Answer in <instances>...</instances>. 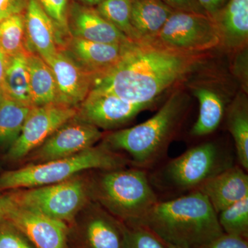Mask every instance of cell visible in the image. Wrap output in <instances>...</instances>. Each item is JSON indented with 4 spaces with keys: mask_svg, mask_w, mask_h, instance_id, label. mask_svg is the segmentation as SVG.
I'll return each mask as SVG.
<instances>
[{
    "mask_svg": "<svg viewBox=\"0 0 248 248\" xmlns=\"http://www.w3.org/2000/svg\"><path fill=\"white\" fill-rule=\"evenodd\" d=\"M46 62L56 83V103L78 108L92 90L95 76L85 71L62 50Z\"/></svg>",
    "mask_w": 248,
    "mask_h": 248,
    "instance_id": "obj_13",
    "label": "cell"
},
{
    "mask_svg": "<svg viewBox=\"0 0 248 248\" xmlns=\"http://www.w3.org/2000/svg\"><path fill=\"white\" fill-rule=\"evenodd\" d=\"M24 13L14 15L0 23V48L7 57L30 53L27 47Z\"/></svg>",
    "mask_w": 248,
    "mask_h": 248,
    "instance_id": "obj_26",
    "label": "cell"
},
{
    "mask_svg": "<svg viewBox=\"0 0 248 248\" xmlns=\"http://www.w3.org/2000/svg\"><path fill=\"white\" fill-rule=\"evenodd\" d=\"M166 245L201 248L223 234L218 215L200 191L166 202H158L138 221Z\"/></svg>",
    "mask_w": 248,
    "mask_h": 248,
    "instance_id": "obj_2",
    "label": "cell"
},
{
    "mask_svg": "<svg viewBox=\"0 0 248 248\" xmlns=\"http://www.w3.org/2000/svg\"><path fill=\"white\" fill-rule=\"evenodd\" d=\"M129 42L112 45L71 37L62 50L85 71L96 77L107 71L118 62Z\"/></svg>",
    "mask_w": 248,
    "mask_h": 248,
    "instance_id": "obj_17",
    "label": "cell"
},
{
    "mask_svg": "<svg viewBox=\"0 0 248 248\" xmlns=\"http://www.w3.org/2000/svg\"><path fill=\"white\" fill-rule=\"evenodd\" d=\"M127 227L128 248H166L162 241L144 227L128 224Z\"/></svg>",
    "mask_w": 248,
    "mask_h": 248,
    "instance_id": "obj_30",
    "label": "cell"
},
{
    "mask_svg": "<svg viewBox=\"0 0 248 248\" xmlns=\"http://www.w3.org/2000/svg\"><path fill=\"white\" fill-rule=\"evenodd\" d=\"M212 19L222 45L231 50L244 48L248 37V0H229Z\"/></svg>",
    "mask_w": 248,
    "mask_h": 248,
    "instance_id": "obj_19",
    "label": "cell"
},
{
    "mask_svg": "<svg viewBox=\"0 0 248 248\" xmlns=\"http://www.w3.org/2000/svg\"><path fill=\"white\" fill-rule=\"evenodd\" d=\"M5 98H6V96H5L4 92H3L2 90L0 89V105L4 100Z\"/></svg>",
    "mask_w": 248,
    "mask_h": 248,
    "instance_id": "obj_39",
    "label": "cell"
},
{
    "mask_svg": "<svg viewBox=\"0 0 248 248\" xmlns=\"http://www.w3.org/2000/svg\"><path fill=\"white\" fill-rule=\"evenodd\" d=\"M32 107L6 97L0 105V157L14 144Z\"/></svg>",
    "mask_w": 248,
    "mask_h": 248,
    "instance_id": "obj_25",
    "label": "cell"
},
{
    "mask_svg": "<svg viewBox=\"0 0 248 248\" xmlns=\"http://www.w3.org/2000/svg\"><path fill=\"white\" fill-rule=\"evenodd\" d=\"M152 42L181 53L199 54L215 48L221 40L208 16L174 11Z\"/></svg>",
    "mask_w": 248,
    "mask_h": 248,
    "instance_id": "obj_8",
    "label": "cell"
},
{
    "mask_svg": "<svg viewBox=\"0 0 248 248\" xmlns=\"http://www.w3.org/2000/svg\"><path fill=\"white\" fill-rule=\"evenodd\" d=\"M55 25L59 50H62L71 38L68 31V0H37Z\"/></svg>",
    "mask_w": 248,
    "mask_h": 248,
    "instance_id": "obj_29",
    "label": "cell"
},
{
    "mask_svg": "<svg viewBox=\"0 0 248 248\" xmlns=\"http://www.w3.org/2000/svg\"><path fill=\"white\" fill-rule=\"evenodd\" d=\"M71 223L76 225L82 248H128V227L93 201Z\"/></svg>",
    "mask_w": 248,
    "mask_h": 248,
    "instance_id": "obj_11",
    "label": "cell"
},
{
    "mask_svg": "<svg viewBox=\"0 0 248 248\" xmlns=\"http://www.w3.org/2000/svg\"><path fill=\"white\" fill-rule=\"evenodd\" d=\"M0 248H32L29 240L9 220L0 221Z\"/></svg>",
    "mask_w": 248,
    "mask_h": 248,
    "instance_id": "obj_31",
    "label": "cell"
},
{
    "mask_svg": "<svg viewBox=\"0 0 248 248\" xmlns=\"http://www.w3.org/2000/svg\"><path fill=\"white\" fill-rule=\"evenodd\" d=\"M24 16L28 50L48 61L59 50L53 22L37 0H28Z\"/></svg>",
    "mask_w": 248,
    "mask_h": 248,
    "instance_id": "obj_18",
    "label": "cell"
},
{
    "mask_svg": "<svg viewBox=\"0 0 248 248\" xmlns=\"http://www.w3.org/2000/svg\"><path fill=\"white\" fill-rule=\"evenodd\" d=\"M35 248H68L69 228L64 222L18 206L8 218Z\"/></svg>",
    "mask_w": 248,
    "mask_h": 248,
    "instance_id": "obj_14",
    "label": "cell"
},
{
    "mask_svg": "<svg viewBox=\"0 0 248 248\" xmlns=\"http://www.w3.org/2000/svg\"><path fill=\"white\" fill-rule=\"evenodd\" d=\"M209 17H213L229 0H197Z\"/></svg>",
    "mask_w": 248,
    "mask_h": 248,
    "instance_id": "obj_36",
    "label": "cell"
},
{
    "mask_svg": "<svg viewBox=\"0 0 248 248\" xmlns=\"http://www.w3.org/2000/svg\"><path fill=\"white\" fill-rule=\"evenodd\" d=\"M188 107L185 94L177 91L153 117L131 128L104 135L102 144L111 151L127 153L139 168L151 167L166 155Z\"/></svg>",
    "mask_w": 248,
    "mask_h": 248,
    "instance_id": "obj_3",
    "label": "cell"
},
{
    "mask_svg": "<svg viewBox=\"0 0 248 248\" xmlns=\"http://www.w3.org/2000/svg\"><path fill=\"white\" fill-rule=\"evenodd\" d=\"M229 161L216 143L206 142L171 160L161 171V177L170 187L195 190L210 178L231 167Z\"/></svg>",
    "mask_w": 248,
    "mask_h": 248,
    "instance_id": "obj_7",
    "label": "cell"
},
{
    "mask_svg": "<svg viewBox=\"0 0 248 248\" xmlns=\"http://www.w3.org/2000/svg\"><path fill=\"white\" fill-rule=\"evenodd\" d=\"M227 126L234 140L241 167L248 170V104L244 94H239L227 113Z\"/></svg>",
    "mask_w": 248,
    "mask_h": 248,
    "instance_id": "obj_24",
    "label": "cell"
},
{
    "mask_svg": "<svg viewBox=\"0 0 248 248\" xmlns=\"http://www.w3.org/2000/svg\"><path fill=\"white\" fill-rule=\"evenodd\" d=\"M242 168H228L208 179L197 190L207 197L217 215L248 197V176Z\"/></svg>",
    "mask_w": 248,
    "mask_h": 248,
    "instance_id": "obj_16",
    "label": "cell"
},
{
    "mask_svg": "<svg viewBox=\"0 0 248 248\" xmlns=\"http://www.w3.org/2000/svg\"><path fill=\"white\" fill-rule=\"evenodd\" d=\"M198 55L175 51L155 42L130 41L118 62L95 77L92 89L112 93L133 104L154 105L163 93L197 66Z\"/></svg>",
    "mask_w": 248,
    "mask_h": 248,
    "instance_id": "obj_1",
    "label": "cell"
},
{
    "mask_svg": "<svg viewBox=\"0 0 248 248\" xmlns=\"http://www.w3.org/2000/svg\"><path fill=\"white\" fill-rule=\"evenodd\" d=\"M77 112V108L58 103L32 107L19 138L9 151L1 156V160L9 164L22 161L55 130L73 119Z\"/></svg>",
    "mask_w": 248,
    "mask_h": 248,
    "instance_id": "obj_9",
    "label": "cell"
},
{
    "mask_svg": "<svg viewBox=\"0 0 248 248\" xmlns=\"http://www.w3.org/2000/svg\"><path fill=\"white\" fill-rule=\"evenodd\" d=\"M75 1L80 4L94 8V6H97L101 4L104 0H75Z\"/></svg>",
    "mask_w": 248,
    "mask_h": 248,
    "instance_id": "obj_38",
    "label": "cell"
},
{
    "mask_svg": "<svg viewBox=\"0 0 248 248\" xmlns=\"http://www.w3.org/2000/svg\"><path fill=\"white\" fill-rule=\"evenodd\" d=\"M28 0H0V23L14 15L22 14Z\"/></svg>",
    "mask_w": 248,
    "mask_h": 248,
    "instance_id": "obj_33",
    "label": "cell"
},
{
    "mask_svg": "<svg viewBox=\"0 0 248 248\" xmlns=\"http://www.w3.org/2000/svg\"><path fill=\"white\" fill-rule=\"evenodd\" d=\"M153 106L133 104L112 93L92 89L78 107L75 117L99 130H117Z\"/></svg>",
    "mask_w": 248,
    "mask_h": 248,
    "instance_id": "obj_12",
    "label": "cell"
},
{
    "mask_svg": "<svg viewBox=\"0 0 248 248\" xmlns=\"http://www.w3.org/2000/svg\"><path fill=\"white\" fill-rule=\"evenodd\" d=\"M96 171L88 177L91 200L124 223L138 221L159 202L141 169Z\"/></svg>",
    "mask_w": 248,
    "mask_h": 248,
    "instance_id": "obj_4",
    "label": "cell"
},
{
    "mask_svg": "<svg viewBox=\"0 0 248 248\" xmlns=\"http://www.w3.org/2000/svg\"><path fill=\"white\" fill-rule=\"evenodd\" d=\"M167 248H181L179 247H176V246H171V245H166Z\"/></svg>",
    "mask_w": 248,
    "mask_h": 248,
    "instance_id": "obj_40",
    "label": "cell"
},
{
    "mask_svg": "<svg viewBox=\"0 0 248 248\" xmlns=\"http://www.w3.org/2000/svg\"><path fill=\"white\" fill-rule=\"evenodd\" d=\"M29 53L8 57L1 89L9 99L23 105L34 107L31 101L30 74L28 66Z\"/></svg>",
    "mask_w": 248,
    "mask_h": 248,
    "instance_id": "obj_21",
    "label": "cell"
},
{
    "mask_svg": "<svg viewBox=\"0 0 248 248\" xmlns=\"http://www.w3.org/2000/svg\"><path fill=\"white\" fill-rule=\"evenodd\" d=\"M132 0H104L95 9L130 40L140 42L131 24Z\"/></svg>",
    "mask_w": 248,
    "mask_h": 248,
    "instance_id": "obj_27",
    "label": "cell"
},
{
    "mask_svg": "<svg viewBox=\"0 0 248 248\" xmlns=\"http://www.w3.org/2000/svg\"><path fill=\"white\" fill-rule=\"evenodd\" d=\"M103 136L104 134L99 128L74 117L55 130L24 160L26 165H29L69 157L94 146Z\"/></svg>",
    "mask_w": 248,
    "mask_h": 248,
    "instance_id": "obj_10",
    "label": "cell"
},
{
    "mask_svg": "<svg viewBox=\"0 0 248 248\" xmlns=\"http://www.w3.org/2000/svg\"><path fill=\"white\" fill-rule=\"evenodd\" d=\"M201 248H248L247 239L223 233Z\"/></svg>",
    "mask_w": 248,
    "mask_h": 248,
    "instance_id": "obj_32",
    "label": "cell"
},
{
    "mask_svg": "<svg viewBox=\"0 0 248 248\" xmlns=\"http://www.w3.org/2000/svg\"><path fill=\"white\" fill-rule=\"evenodd\" d=\"M194 94L200 103V113L190 133L195 137L205 136L219 126L224 116V102L219 94L207 88H197Z\"/></svg>",
    "mask_w": 248,
    "mask_h": 248,
    "instance_id": "obj_23",
    "label": "cell"
},
{
    "mask_svg": "<svg viewBox=\"0 0 248 248\" xmlns=\"http://www.w3.org/2000/svg\"><path fill=\"white\" fill-rule=\"evenodd\" d=\"M68 31L71 37L99 43L120 45L130 41L97 12L95 8L72 2L68 6Z\"/></svg>",
    "mask_w": 248,
    "mask_h": 248,
    "instance_id": "obj_15",
    "label": "cell"
},
{
    "mask_svg": "<svg viewBox=\"0 0 248 248\" xmlns=\"http://www.w3.org/2000/svg\"><path fill=\"white\" fill-rule=\"evenodd\" d=\"M18 206L71 223L91 201L88 177L79 174L58 184L16 189Z\"/></svg>",
    "mask_w": 248,
    "mask_h": 248,
    "instance_id": "obj_6",
    "label": "cell"
},
{
    "mask_svg": "<svg viewBox=\"0 0 248 248\" xmlns=\"http://www.w3.org/2000/svg\"><path fill=\"white\" fill-rule=\"evenodd\" d=\"M27 60L32 106L41 107L56 103V83L51 68L35 53H29Z\"/></svg>",
    "mask_w": 248,
    "mask_h": 248,
    "instance_id": "obj_22",
    "label": "cell"
},
{
    "mask_svg": "<svg viewBox=\"0 0 248 248\" xmlns=\"http://www.w3.org/2000/svg\"><path fill=\"white\" fill-rule=\"evenodd\" d=\"M217 215L223 233L248 239V197L225 209Z\"/></svg>",
    "mask_w": 248,
    "mask_h": 248,
    "instance_id": "obj_28",
    "label": "cell"
},
{
    "mask_svg": "<svg viewBox=\"0 0 248 248\" xmlns=\"http://www.w3.org/2000/svg\"><path fill=\"white\" fill-rule=\"evenodd\" d=\"M8 57L0 48V89L2 88L3 78L5 69H6V63H7ZM2 90V89H1Z\"/></svg>",
    "mask_w": 248,
    "mask_h": 248,
    "instance_id": "obj_37",
    "label": "cell"
},
{
    "mask_svg": "<svg viewBox=\"0 0 248 248\" xmlns=\"http://www.w3.org/2000/svg\"><path fill=\"white\" fill-rule=\"evenodd\" d=\"M17 207L16 190L0 192V221L8 219L11 213Z\"/></svg>",
    "mask_w": 248,
    "mask_h": 248,
    "instance_id": "obj_34",
    "label": "cell"
},
{
    "mask_svg": "<svg viewBox=\"0 0 248 248\" xmlns=\"http://www.w3.org/2000/svg\"><path fill=\"white\" fill-rule=\"evenodd\" d=\"M1 164H0V173L2 172V171H1Z\"/></svg>",
    "mask_w": 248,
    "mask_h": 248,
    "instance_id": "obj_41",
    "label": "cell"
},
{
    "mask_svg": "<svg viewBox=\"0 0 248 248\" xmlns=\"http://www.w3.org/2000/svg\"><path fill=\"white\" fill-rule=\"evenodd\" d=\"M163 1L174 11L184 12L195 13V14L208 15L199 4L197 0H162Z\"/></svg>",
    "mask_w": 248,
    "mask_h": 248,
    "instance_id": "obj_35",
    "label": "cell"
},
{
    "mask_svg": "<svg viewBox=\"0 0 248 248\" xmlns=\"http://www.w3.org/2000/svg\"><path fill=\"white\" fill-rule=\"evenodd\" d=\"M173 11L162 0H132L131 24L140 42H153Z\"/></svg>",
    "mask_w": 248,
    "mask_h": 248,
    "instance_id": "obj_20",
    "label": "cell"
},
{
    "mask_svg": "<svg viewBox=\"0 0 248 248\" xmlns=\"http://www.w3.org/2000/svg\"><path fill=\"white\" fill-rule=\"evenodd\" d=\"M128 161L100 143L78 154L0 173V192L58 184L89 171L125 168Z\"/></svg>",
    "mask_w": 248,
    "mask_h": 248,
    "instance_id": "obj_5",
    "label": "cell"
}]
</instances>
